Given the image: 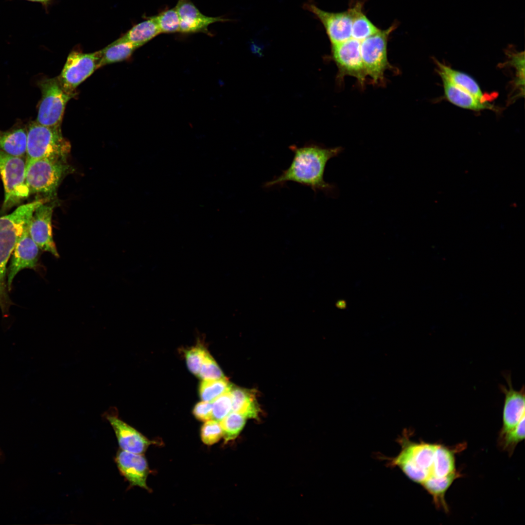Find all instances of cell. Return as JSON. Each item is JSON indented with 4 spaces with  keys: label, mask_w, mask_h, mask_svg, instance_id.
<instances>
[{
    "label": "cell",
    "mask_w": 525,
    "mask_h": 525,
    "mask_svg": "<svg viewBox=\"0 0 525 525\" xmlns=\"http://www.w3.org/2000/svg\"><path fill=\"white\" fill-rule=\"evenodd\" d=\"M508 63L513 67L515 70V78L514 80L515 87L520 92V95H524L525 92V53L524 52L507 50Z\"/></svg>",
    "instance_id": "28"
},
{
    "label": "cell",
    "mask_w": 525,
    "mask_h": 525,
    "mask_svg": "<svg viewBox=\"0 0 525 525\" xmlns=\"http://www.w3.org/2000/svg\"><path fill=\"white\" fill-rule=\"evenodd\" d=\"M176 10L180 19L179 33L190 35L202 33L209 35L210 25L229 19L222 17H209L202 14L191 0H178Z\"/></svg>",
    "instance_id": "13"
},
{
    "label": "cell",
    "mask_w": 525,
    "mask_h": 525,
    "mask_svg": "<svg viewBox=\"0 0 525 525\" xmlns=\"http://www.w3.org/2000/svg\"><path fill=\"white\" fill-rule=\"evenodd\" d=\"M195 417L198 420L207 421L212 419V403L209 402H201L197 403L192 411Z\"/></svg>",
    "instance_id": "34"
},
{
    "label": "cell",
    "mask_w": 525,
    "mask_h": 525,
    "mask_svg": "<svg viewBox=\"0 0 525 525\" xmlns=\"http://www.w3.org/2000/svg\"><path fill=\"white\" fill-rule=\"evenodd\" d=\"M232 385L227 378L203 380L199 387V394L202 400L212 402L224 393L230 390Z\"/></svg>",
    "instance_id": "25"
},
{
    "label": "cell",
    "mask_w": 525,
    "mask_h": 525,
    "mask_svg": "<svg viewBox=\"0 0 525 525\" xmlns=\"http://www.w3.org/2000/svg\"><path fill=\"white\" fill-rule=\"evenodd\" d=\"M115 461L121 474L129 483V487L138 486L150 490L146 484L149 470L142 454L119 450Z\"/></svg>",
    "instance_id": "15"
},
{
    "label": "cell",
    "mask_w": 525,
    "mask_h": 525,
    "mask_svg": "<svg viewBox=\"0 0 525 525\" xmlns=\"http://www.w3.org/2000/svg\"><path fill=\"white\" fill-rule=\"evenodd\" d=\"M223 437V431L219 422L215 420L206 421L201 429V437L203 442L209 445L218 442Z\"/></svg>",
    "instance_id": "31"
},
{
    "label": "cell",
    "mask_w": 525,
    "mask_h": 525,
    "mask_svg": "<svg viewBox=\"0 0 525 525\" xmlns=\"http://www.w3.org/2000/svg\"><path fill=\"white\" fill-rule=\"evenodd\" d=\"M440 76L444 95L449 102L459 107L475 111L484 110H496L494 105L489 102H483L458 88L450 82L442 74L438 73Z\"/></svg>",
    "instance_id": "18"
},
{
    "label": "cell",
    "mask_w": 525,
    "mask_h": 525,
    "mask_svg": "<svg viewBox=\"0 0 525 525\" xmlns=\"http://www.w3.org/2000/svg\"><path fill=\"white\" fill-rule=\"evenodd\" d=\"M160 34L155 19L150 16L134 25L120 38L140 47Z\"/></svg>",
    "instance_id": "22"
},
{
    "label": "cell",
    "mask_w": 525,
    "mask_h": 525,
    "mask_svg": "<svg viewBox=\"0 0 525 525\" xmlns=\"http://www.w3.org/2000/svg\"><path fill=\"white\" fill-rule=\"evenodd\" d=\"M246 419L243 415L232 411L219 421L225 441L237 438L244 428Z\"/></svg>",
    "instance_id": "26"
},
{
    "label": "cell",
    "mask_w": 525,
    "mask_h": 525,
    "mask_svg": "<svg viewBox=\"0 0 525 525\" xmlns=\"http://www.w3.org/2000/svg\"><path fill=\"white\" fill-rule=\"evenodd\" d=\"M305 8L315 15L322 23L332 45L344 42L351 37L352 19L349 9L342 12H329L312 4H307Z\"/></svg>",
    "instance_id": "14"
},
{
    "label": "cell",
    "mask_w": 525,
    "mask_h": 525,
    "mask_svg": "<svg viewBox=\"0 0 525 525\" xmlns=\"http://www.w3.org/2000/svg\"><path fill=\"white\" fill-rule=\"evenodd\" d=\"M400 454L391 460L413 481L421 485L435 474L438 444L403 441Z\"/></svg>",
    "instance_id": "3"
},
{
    "label": "cell",
    "mask_w": 525,
    "mask_h": 525,
    "mask_svg": "<svg viewBox=\"0 0 525 525\" xmlns=\"http://www.w3.org/2000/svg\"><path fill=\"white\" fill-rule=\"evenodd\" d=\"M26 164L43 158L67 159L71 149L61 125L48 126L32 121L27 128Z\"/></svg>",
    "instance_id": "4"
},
{
    "label": "cell",
    "mask_w": 525,
    "mask_h": 525,
    "mask_svg": "<svg viewBox=\"0 0 525 525\" xmlns=\"http://www.w3.org/2000/svg\"><path fill=\"white\" fill-rule=\"evenodd\" d=\"M25 0L32 1V2H39V3H40L41 4H42L44 6H47V5L50 3V2L52 0Z\"/></svg>",
    "instance_id": "35"
},
{
    "label": "cell",
    "mask_w": 525,
    "mask_h": 525,
    "mask_svg": "<svg viewBox=\"0 0 525 525\" xmlns=\"http://www.w3.org/2000/svg\"><path fill=\"white\" fill-rule=\"evenodd\" d=\"M101 56V50L91 53L72 51L57 76L64 90L75 96L76 89L79 85L99 69Z\"/></svg>",
    "instance_id": "9"
},
{
    "label": "cell",
    "mask_w": 525,
    "mask_h": 525,
    "mask_svg": "<svg viewBox=\"0 0 525 525\" xmlns=\"http://www.w3.org/2000/svg\"><path fill=\"white\" fill-rule=\"evenodd\" d=\"M396 26L392 25L384 30L361 41L360 52L367 73L374 83H378L384 78L386 70L390 68L387 57V44L388 36Z\"/></svg>",
    "instance_id": "8"
},
{
    "label": "cell",
    "mask_w": 525,
    "mask_h": 525,
    "mask_svg": "<svg viewBox=\"0 0 525 525\" xmlns=\"http://www.w3.org/2000/svg\"><path fill=\"white\" fill-rule=\"evenodd\" d=\"M41 250L31 238L26 228L18 239L11 255L9 266L7 269V285L8 291H11L12 283L17 274L24 269L40 271V258Z\"/></svg>",
    "instance_id": "10"
},
{
    "label": "cell",
    "mask_w": 525,
    "mask_h": 525,
    "mask_svg": "<svg viewBox=\"0 0 525 525\" xmlns=\"http://www.w3.org/2000/svg\"><path fill=\"white\" fill-rule=\"evenodd\" d=\"M27 128L18 126L6 131L0 130V151L9 155L26 156Z\"/></svg>",
    "instance_id": "21"
},
{
    "label": "cell",
    "mask_w": 525,
    "mask_h": 525,
    "mask_svg": "<svg viewBox=\"0 0 525 525\" xmlns=\"http://www.w3.org/2000/svg\"><path fill=\"white\" fill-rule=\"evenodd\" d=\"M438 73L442 74L453 84L483 102H489L477 82L471 76L435 60Z\"/></svg>",
    "instance_id": "19"
},
{
    "label": "cell",
    "mask_w": 525,
    "mask_h": 525,
    "mask_svg": "<svg viewBox=\"0 0 525 525\" xmlns=\"http://www.w3.org/2000/svg\"><path fill=\"white\" fill-rule=\"evenodd\" d=\"M230 391L214 400L212 403L213 420L220 421L231 411L232 401Z\"/></svg>",
    "instance_id": "32"
},
{
    "label": "cell",
    "mask_w": 525,
    "mask_h": 525,
    "mask_svg": "<svg viewBox=\"0 0 525 525\" xmlns=\"http://www.w3.org/2000/svg\"><path fill=\"white\" fill-rule=\"evenodd\" d=\"M139 48L137 45L119 38L101 50L99 68L128 59Z\"/></svg>",
    "instance_id": "23"
},
{
    "label": "cell",
    "mask_w": 525,
    "mask_h": 525,
    "mask_svg": "<svg viewBox=\"0 0 525 525\" xmlns=\"http://www.w3.org/2000/svg\"><path fill=\"white\" fill-rule=\"evenodd\" d=\"M525 416L512 430L499 436V444L504 450L512 453L517 444L525 438Z\"/></svg>",
    "instance_id": "29"
},
{
    "label": "cell",
    "mask_w": 525,
    "mask_h": 525,
    "mask_svg": "<svg viewBox=\"0 0 525 525\" xmlns=\"http://www.w3.org/2000/svg\"><path fill=\"white\" fill-rule=\"evenodd\" d=\"M203 380L226 378L221 368L209 352L205 356L197 375Z\"/></svg>",
    "instance_id": "30"
},
{
    "label": "cell",
    "mask_w": 525,
    "mask_h": 525,
    "mask_svg": "<svg viewBox=\"0 0 525 525\" xmlns=\"http://www.w3.org/2000/svg\"><path fill=\"white\" fill-rule=\"evenodd\" d=\"M153 17L160 34L179 33L180 19L175 7L165 9Z\"/></svg>",
    "instance_id": "27"
},
{
    "label": "cell",
    "mask_w": 525,
    "mask_h": 525,
    "mask_svg": "<svg viewBox=\"0 0 525 525\" xmlns=\"http://www.w3.org/2000/svg\"><path fill=\"white\" fill-rule=\"evenodd\" d=\"M361 41L351 37L332 45L333 58L338 67L340 78L349 75L363 85L367 76L360 52Z\"/></svg>",
    "instance_id": "11"
},
{
    "label": "cell",
    "mask_w": 525,
    "mask_h": 525,
    "mask_svg": "<svg viewBox=\"0 0 525 525\" xmlns=\"http://www.w3.org/2000/svg\"><path fill=\"white\" fill-rule=\"evenodd\" d=\"M26 165V181L31 194H41L49 199L56 195L63 180L74 171L63 158H40Z\"/></svg>",
    "instance_id": "5"
},
{
    "label": "cell",
    "mask_w": 525,
    "mask_h": 525,
    "mask_svg": "<svg viewBox=\"0 0 525 525\" xmlns=\"http://www.w3.org/2000/svg\"><path fill=\"white\" fill-rule=\"evenodd\" d=\"M38 86L41 98L35 121L45 126L61 125L66 105L75 96L64 90L57 77L42 79Z\"/></svg>",
    "instance_id": "7"
},
{
    "label": "cell",
    "mask_w": 525,
    "mask_h": 525,
    "mask_svg": "<svg viewBox=\"0 0 525 525\" xmlns=\"http://www.w3.org/2000/svg\"><path fill=\"white\" fill-rule=\"evenodd\" d=\"M208 352V351L201 346H196L186 351L185 355L187 366L192 373L198 375L204 358Z\"/></svg>",
    "instance_id": "33"
},
{
    "label": "cell",
    "mask_w": 525,
    "mask_h": 525,
    "mask_svg": "<svg viewBox=\"0 0 525 525\" xmlns=\"http://www.w3.org/2000/svg\"><path fill=\"white\" fill-rule=\"evenodd\" d=\"M26 159L0 151V175L4 189L2 210L19 204L31 194L26 181Z\"/></svg>",
    "instance_id": "6"
},
{
    "label": "cell",
    "mask_w": 525,
    "mask_h": 525,
    "mask_svg": "<svg viewBox=\"0 0 525 525\" xmlns=\"http://www.w3.org/2000/svg\"><path fill=\"white\" fill-rule=\"evenodd\" d=\"M55 205L44 203L34 210L28 225L29 234L42 251L59 258L53 239L52 220Z\"/></svg>",
    "instance_id": "12"
},
{
    "label": "cell",
    "mask_w": 525,
    "mask_h": 525,
    "mask_svg": "<svg viewBox=\"0 0 525 525\" xmlns=\"http://www.w3.org/2000/svg\"><path fill=\"white\" fill-rule=\"evenodd\" d=\"M352 16L351 37L359 41L374 35L379 31L362 11V4L356 3L349 9Z\"/></svg>",
    "instance_id": "24"
},
{
    "label": "cell",
    "mask_w": 525,
    "mask_h": 525,
    "mask_svg": "<svg viewBox=\"0 0 525 525\" xmlns=\"http://www.w3.org/2000/svg\"><path fill=\"white\" fill-rule=\"evenodd\" d=\"M230 391L231 411L239 413L246 419H256L258 417L260 409L253 390L232 386Z\"/></svg>",
    "instance_id": "20"
},
{
    "label": "cell",
    "mask_w": 525,
    "mask_h": 525,
    "mask_svg": "<svg viewBox=\"0 0 525 525\" xmlns=\"http://www.w3.org/2000/svg\"><path fill=\"white\" fill-rule=\"evenodd\" d=\"M105 418L111 425L122 450L143 454L152 443L151 441L116 415L107 413Z\"/></svg>",
    "instance_id": "17"
},
{
    "label": "cell",
    "mask_w": 525,
    "mask_h": 525,
    "mask_svg": "<svg viewBox=\"0 0 525 525\" xmlns=\"http://www.w3.org/2000/svg\"><path fill=\"white\" fill-rule=\"evenodd\" d=\"M48 201L46 198L39 199L0 217V308L4 316L9 315L13 305L7 285V263L18 239L28 227L34 210Z\"/></svg>",
    "instance_id": "2"
},
{
    "label": "cell",
    "mask_w": 525,
    "mask_h": 525,
    "mask_svg": "<svg viewBox=\"0 0 525 525\" xmlns=\"http://www.w3.org/2000/svg\"><path fill=\"white\" fill-rule=\"evenodd\" d=\"M508 388L503 385L500 389L505 395L503 410V425L500 436H502L513 429L522 418L525 416V388L523 385L520 390L512 387L511 377L505 375Z\"/></svg>",
    "instance_id": "16"
},
{
    "label": "cell",
    "mask_w": 525,
    "mask_h": 525,
    "mask_svg": "<svg viewBox=\"0 0 525 525\" xmlns=\"http://www.w3.org/2000/svg\"><path fill=\"white\" fill-rule=\"evenodd\" d=\"M289 148L294 154L290 165L280 175L265 182L264 187H282L287 182L293 181L310 187L315 193L321 191L334 197L337 193L336 186L325 181L324 173L328 161L338 156L343 148H326L314 143L300 147L291 145Z\"/></svg>",
    "instance_id": "1"
}]
</instances>
